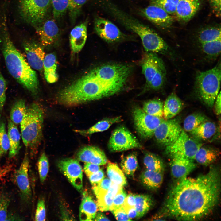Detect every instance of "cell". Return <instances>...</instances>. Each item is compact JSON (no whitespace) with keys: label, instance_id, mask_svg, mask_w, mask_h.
<instances>
[{"label":"cell","instance_id":"1","mask_svg":"<svg viewBox=\"0 0 221 221\" xmlns=\"http://www.w3.org/2000/svg\"><path fill=\"white\" fill-rule=\"evenodd\" d=\"M221 185L220 170L211 165L205 174L177 181L168 194L163 211L179 220L204 219L218 204Z\"/></svg>","mask_w":221,"mask_h":221},{"label":"cell","instance_id":"2","mask_svg":"<svg viewBox=\"0 0 221 221\" xmlns=\"http://www.w3.org/2000/svg\"><path fill=\"white\" fill-rule=\"evenodd\" d=\"M122 88L121 84L106 82L89 72L61 90L56 98L61 104L73 106L111 96Z\"/></svg>","mask_w":221,"mask_h":221},{"label":"cell","instance_id":"3","mask_svg":"<svg viewBox=\"0 0 221 221\" xmlns=\"http://www.w3.org/2000/svg\"><path fill=\"white\" fill-rule=\"evenodd\" d=\"M0 39L1 49L8 72L32 95H37L39 91V82L36 72L17 49L5 29Z\"/></svg>","mask_w":221,"mask_h":221},{"label":"cell","instance_id":"4","mask_svg":"<svg viewBox=\"0 0 221 221\" xmlns=\"http://www.w3.org/2000/svg\"><path fill=\"white\" fill-rule=\"evenodd\" d=\"M44 118V110L39 104L33 103L26 106L20 123L21 136L24 145L32 154L37 153L41 142Z\"/></svg>","mask_w":221,"mask_h":221},{"label":"cell","instance_id":"5","mask_svg":"<svg viewBox=\"0 0 221 221\" xmlns=\"http://www.w3.org/2000/svg\"><path fill=\"white\" fill-rule=\"evenodd\" d=\"M221 79L220 62L208 70L199 72L195 80V91L199 98L212 107L219 91Z\"/></svg>","mask_w":221,"mask_h":221},{"label":"cell","instance_id":"6","mask_svg":"<svg viewBox=\"0 0 221 221\" xmlns=\"http://www.w3.org/2000/svg\"><path fill=\"white\" fill-rule=\"evenodd\" d=\"M141 64L147 87L154 90L162 88L165 82L166 72L161 59L155 53L147 52Z\"/></svg>","mask_w":221,"mask_h":221},{"label":"cell","instance_id":"7","mask_svg":"<svg viewBox=\"0 0 221 221\" xmlns=\"http://www.w3.org/2000/svg\"><path fill=\"white\" fill-rule=\"evenodd\" d=\"M202 145L200 141L189 136L182 129L177 139L165 147V153L171 159L180 157L194 161L197 151Z\"/></svg>","mask_w":221,"mask_h":221},{"label":"cell","instance_id":"8","mask_svg":"<svg viewBox=\"0 0 221 221\" xmlns=\"http://www.w3.org/2000/svg\"><path fill=\"white\" fill-rule=\"evenodd\" d=\"M51 3V0H20V15L27 23L37 26L44 21Z\"/></svg>","mask_w":221,"mask_h":221},{"label":"cell","instance_id":"9","mask_svg":"<svg viewBox=\"0 0 221 221\" xmlns=\"http://www.w3.org/2000/svg\"><path fill=\"white\" fill-rule=\"evenodd\" d=\"M131 71L130 66L120 64H106L98 67L89 72L104 81L114 83H124Z\"/></svg>","mask_w":221,"mask_h":221},{"label":"cell","instance_id":"10","mask_svg":"<svg viewBox=\"0 0 221 221\" xmlns=\"http://www.w3.org/2000/svg\"><path fill=\"white\" fill-rule=\"evenodd\" d=\"M133 115L136 130L142 137L145 139L153 136L156 129L165 119L149 115L138 107L134 108Z\"/></svg>","mask_w":221,"mask_h":221},{"label":"cell","instance_id":"11","mask_svg":"<svg viewBox=\"0 0 221 221\" xmlns=\"http://www.w3.org/2000/svg\"><path fill=\"white\" fill-rule=\"evenodd\" d=\"M108 147L112 152H120L142 146L138 140L126 128L122 126L116 129L109 139Z\"/></svg>","mask_w":221,"mask_h":221},{"label":"cell","instance_id":"12","mask_svg":"<svg viewBox=\"0 0 221 221\" xmlns=\"http://www.w3.org/2000/svg\"><path fill=\"white\" fill-rule=\"evenodd\" d=\"M182 129L177 119H164L156 129L153 135L159 144L165 147L177 139Z\"/></svg>","mask_w":221,"mask_h":221},{"label":"cell","instance_id":"13","mask_svg":"<svg viewBox=\"0 0 221 221\" xmlns=\"http://www.w3.org/2000/svg\"><path fill=\"white\" fill-rule=\"evenodd\" d=\"M94 28L96 34L108 43L120 41L128 37L112 22L100 17L97 16L95 18Z\"/></svg>","mask_w":221,"mask_h":221},{"label":"cell","instance_id":"14","mask_svg":"<svg viewBox=\"0 0 221 221\" xmlns=\"http://www.w3.org/2000/svg\"><path fill=\"white\" fill-rule=\"evenodd\" d=\"M58 167L60 171L77 190L83 189V171L78 161L73 159H65L60 161Z\"/></svg>","mask_w":221,"mask_h":221},{"label":"cell","instance_id":"15","mask_svg":"<svg viewBox=\"0 0 221 221\" xmlns=\"http://www.w3.org/2000/svg\"><path fill=\"white\" fill-rule=\"evenodd\" d=\"M29 160L28 153L26 152L18 169L15 173V183L18 188L22 200L29 201L31 196V191L28 175Z\"/></svg>","mask_w":221,"mask_h":221},{"label":"cell","instance_id":"16","mask_svg":"<svg viewBox=\"0 0 221 221\" xmlns=\"http://www.w3.org/2000/svg\"><path fill=\"white\" fill-rule=\"evenodd\" d=\"M141 14L157 26L163 28L170 27L173 19L171 15L160 7L153 4L140 10Z\"/></svg>","mask_w":221,"mask_h":221},{"label":"cell","instance_id":"17","mask_svg":"<svg viewBox=\"0 0 221 221\" xmlns=\"http://www.w3.org/2000/svg\"><path fill=\"white\" fill-rule=\"evenodd\" d=\"M27 62L33 68L39 71L43 69L45 53L42 47L31 41H25L23 43Z\"/></svg>","mask_w":221,"mask_h":221},{"label":"cell","instance_id":"18","mask_svg":"<svg viewBox=\"0 0 221 221\" xmlns=\"http://www.w3.org/2000/svg\"><path fill=\"white\" fill-rule=\"evenodd\" d=\"M169 165L173 177L177 181L187 177L196 167L194 161L180 157L171 158Z\"/></svg>","mask_w":221,"mask_h":221},{"label":"cell","instance_id":"19","mask_svg":"<svg viewBox=\"0 0 221 221\" xmlns=\"http://www.w3.org/2000/svg\"><path fill=\"white\" fill-rule=\"evenodd\" d=\"M76 157L80 161L99 165L106 164L107 161L104 152L99 148L93 146L82 148L77 152Z\"/></svg>","mask_w":221,"mask_h":221},{"label":"cell","instance_id":"20","mask_svg":"<svg viewBox=\"0 0 221 221\" xmlns=\"http://www.w3.org/2000/svg\"><path fill=\"white\" fill-rule=\"evenodd\" d=\"M42 45L48 46L56 41L59 33L58 27L54 20L46 21L37 29Z\"/></svg>","mask_w":221,"mask_h":221},{"label":"cell","instance_id":"21","mask_svg":"<svg viewBox=\"0 0 221 221\" xmlns=\"http://www.w3.org/2000/svg\"><path fill=\"white\" fill-rule=\"evenodd\" d=\"M200 5L199 0H179L175 14L179 20L187 21L195 14Z\"/></svg>","mask_w":221,"mask_h":221},{"label":"cell","instance_id":"22","mask_svg":"<svg viewBox=\"0 0 221 221\" xmlns=\"http://www.w3.org/2000/svg\"><path fill=\"white\" fill-rule=\"evenodd\" d=\"M87 21L75 26L70 34V43L72 51L80 52L84 46L87 38Z\"/></svg>","mask_w":221,"mask_h":221},{"label":"cell","instance_id":"23","mask_svg":"<svg viewBox=\"0 0 221 221\" xmlns=\"http://www.w3.org/2000/svg\"><path fill=\"white\" fill-rule=\"evenodd\" d=\"M218 131L216 124L208 120L201 123L190 133L193 137L198 140L206 141L213 139L216 136Z\"/></svg>","mask_w":221,"mask_h":221},{"label":"cell","instance_id":"24","mask_svg":"<svg viewBox=\"0 0 221 221\" xmlns=\"http://www.w3.org/2000/svg\"><path fill=\"white\" fill-rule=\"evenodd\" d=\"M220 155V152L217 149L202 145L197 151L194 160L204 166L211 165L218 159Z\"/></svg>","mask_w":221,"mask_h":221},{"label":"cell","instance_id":"25","mask_svg":"<svg viewBox=\"0 0 221 221\" xmlns=\"http://www.w3.org/2000/svg\"><path fill=\"white\" fill-rule=\"evenodd\" d=\"M183 107L180 99L175 93L171 94L163 104V118L165 120L173 118L181 111Z\"/></svg>","mask_w":221,"mask_h":221},{"label":"cell","instance_id":"26","mask_svg":"<svg viewBox=\"0 0 221 221\" xmlns=\"http://www.w3.org/2000/svg\"><path fill=\"white\" fill-rule=\"evenodd\" d=\"M57 64L56 56L49 53L45 56L43 64L44 75L45 79L48 83L56 82L58 79L56 72Z\"/></svg>","mask_w":221,"mask_h":221},{"label":"cell","instance_id":"27","mask_svg":"<svg viewBox=\"0 0 221 221\" xmlns=\"http://www.w3.org/2000/svg\"><path fill=\"white\" fill-rule=\"evenodd\" d=\"M16 125L9 120L8 124V135L9 140L10 147L9 157L12 158L19 153L21 146V135Z\"/></svg>","mask_w":221,"mask_h":221},{"label":"cell","instance_id":"28","mask_svg":"<svg viewBox=\"0 0 221 221\" xmlns=\"http://www.w3.org/2000/svg\"><path fill=\"white\" fill-rule=\"evenodd\" d=\"M140 180L147 188L156 190L159 188L163 180V172L145 170L141 174Z\"/></svg>","mask_w":221,"mask_h":221},{"label":"cell","instance_id":"29","mask_svg":"<svg viewBox=\"0 0 221 221\" xmlns=\"http://www.w3.org/2000/svg\"><path fill=\"white\" fill-rule=\"evenodd\" d=\"M97 204L90 196H85L83 199L79 208V218L81 221L94 220L96 213Z\"/></svg>","mask_w":221,"mask_h":221},{"label":"cell","instance_id":"30","mask_svg":"<svg viewBox=\"0 0 221 221\" xmlns=\"http://www.w3.org/2000/svg\"><path fill=\"white\" fill-rule=\"evenodd\" d=\"M122 120L121 116L106 118L98 122L88 129L76 130L74 131L81 135L87 136L95 133L105 131L113 124L120 122Z\"/></svg>","mask_w":221,"mask_h":221},{"label":"cell","instance_id":"31","mask_svg":"<svg viewBox=\"0 0 221 221\" xmlns=\"http://www.w3.org/2000/svg\"><path fill=\"white\" fill-rule=\"evenodd\" d=\"M198 44L200 51L208 59H215L220 53L221 39Z\"/></svg>","mask_w":221,"mask_h":221},{"label":"cell","instance_id":"32","mask_svg":"<svg viewBox=\"0 0 221 221\" xmlns=\"http://www.w3.org/2000/svg\"><path fill=\"white\" fill-rule=\"evenodd\" d=\"M135 208L137 213V219L143 216L152 206L153 201L151 196L147 195H136Z\"/></svg>","mask_w":221,"mask_h":221},{"label":"cell","instance_id":"33","mask_svg":"<svg viewBox=\"0 0 221 221\" xmlns=\"http://www.w3.org/2000/svg\"><path fill=\"white\" fill-rule=\"evenodd\" d=\"M143 163L146 169L164 172L165 165L162 159L157 155L150 152L146 153L143 158Z\"/></svg>","mask_w":221,"mask_h":221},{"label":"cell","instance_id":"34","mask_svg":"<svg viewBox=\"0 0 221 221\" xmlns=\"http://www.w3.org/2000/svg\"><path fill=\"white\" fill-rule=\"evenodd\" d=\"M107 173L108 177L112 182L122 187L126 184L127 181L124 174L116 164L109 163Z\"/></svg>","mask_w":221,"mask_h":221},{"label":"cell","instance_id":"35","mask_svg":"<svg viewBox=\"0 0 221 221\" xmlns=\"http://www.w3.org/2000/svg\"><path fill=\"white\" fill-rule=\"evenodd\" d=\"M208 120L207 117L202 113L192 114L187 116L184 120L183 129L186 132L190 133L201 123Z\"/></svg>","mask_w":221,"mask_h":221},{"label":"cell","instance_id":"36","mask_svg":"<svg viewBox=\"0 0 221 221\" xmlns=\"http://www.w3.org/2000/svg\"><path fill=\"white\" fill-rule=\"evenodd\" d=\"M26 108L25 102L23 99L17 101L13 105L10 113V120L14 124H20L25 115Z\"/></svg>","mask_w":221,"mask_h":221},{"label":"cell","instance_id":"37","mask_svg":"<svg viewBox=\"0 0 221 221\" xmlns=\"http://www.w3.org/2000/svg\"><path fill=\"white\" fill-rule=\"evenodd\" d=\"M121 165L122 170L126 175L133 176L138 166L136 154L132 153L123 157Z\"/></svg>","mask_w":221,"mask_h":221},{"label":"cell","instance_id":"38","mask_svg":"<svg viewBox=\"0 0 221 221\" xmlns=\"http://www.w3.org/2000/svg\"><path fill=\"white\" fill-rule=\"evenodd\" d=\"M221 39V29L217 27L205 28L201 30L197 36L198 44Z\"/></svg>","mask_w":221,"mask_h":221},{"label":"cell","instance_id":"39","mask_svg":"<svg viewBox=\"0 0 221 221\" xmlns=\"http://www.w3.org/2000/svg\"><path fill=\"white\" fill-rule=\"evenodd\" d=\"M163 104L160 100L154 99L145 102L142 109L149 115L163 118Z\"/></svg>","mask_w":221,"mask_h":221},{"label":"cell","instance_id":"40","mask_svg":"<svg viewBox=\"0 0 221 221\" xmlns=\"http://www.w3.org/2000/svg\"><path fill=\"white\" fill-rule=\"evenodd\" d=\"M9 140L4 122L0 121V159L9 150Z\"/></svg>","mask_w":221,"mask_h":221},{"label":"cell","instance_id":"41","mask_svg":"<svg viewBox=\"0 0 221 221\" xmlns=\"http://www.w3.org/2000/svg\"><path fill=\"white\" fill-rule=\"evenodd\" d=\"M97 199V206L99 210L102 211L110 210L114 197L106 192L98 193L95 195Z\"/></svg>","mask_w":221,"mask_h":221},{"label":"cell","instance_id":"42","mask_svg":"<svg viewBox=\"0 0 221 221\" xmlns=\"http://www.w3.org/2000/svg\"><path fill=\"white\" fill-rule=\"evenodd\" d=\"M87 0H69L68 10L72 22H74L79 16L83 5Z\"/></svg>","mask_w":221,"mask_h":221},{"label":"cell","instance_id":"43","mask_svg":"<svg viewBox=\"0 0 221 221\" xmlns=\"http://www.w3.org/2000/svg\"><path fill=\"white\" fill-rule=\"evenodd\" d=\"M54 18L61 17L68 10L69 0H51Z\"/></svg>","mask_w":221,"mask_h":221},{"label":"cell","instance_id":"44","mask_svg":"<svg viewBox=\"0 0 221 221\" xmlns=\"http://www.w3.org/2000/svg\"><path fill=\"white\" fill-rule=\"evenodd\" d=\"M179 0H150V4L157 5L170 15L175 14Z\"/></svg>","mask_w":221,"mask_h":221},{"label":"cell","instance_id":"45","mask_svg":"<svg viewBox=\"0 0 221 221\" xmlns=\"http://www.w3.org/2000/svg\"><path fill=\"white\" fill-rule=\"evenodd\" d=\"M37 166L40 180L43 183L46 178L49 167L48 160L45 153H43L40 157Z\"/></svg>","mask_w":221,"mask_h":221},{"label":"cell","instance_id":"46","mask_svg":"<svg viewBox=\"0 0 221 221\" xmlns=\"http://www.w3.org/2000/svg\"><path fill=\"white\" fill-rule=\"evenodd\" d=\"M10 199L7 195L0 192V221L7 220Z\"/></svg>","mask_w":221,"mask_h":221},{"label":"cell","instance_id":"47","mask_svg":"<svg viewBox=\"0 0 221 221\" xmlns=\"http://www.w3.org/2000/svg\"><path fill=\"white\" fill-rule=\"evenodd\" d=\"M126 196V193L123 189L114 197L110 210L112 211L122 207Z\"/></svg>","mask_w":221,"mask_h":221},{"label":"cell","instance_id":"48","mask_svg":"<svg viewBox=\"0 0 221 221\" xmlns=\"http://www.w3.org/2000/svg\"><path fill=\"white\" fill-rule=\"evenodd\" d=\"M35 220L44 221L46 219V210L45 202L42 199L39 200L37 202L35 217Z\"/></svg>","mask_w":221,"mask_h":221},{"label":"cell","instance_id":"49","mask_svg":"<svg viewBox=\"0 0 221 221\" xmlns=\"http://www.w3.org/2000/svg\"><path fill=\"white\" fill-rule=\"evenodd\" d=\"M6 81L0 70V111L2 110L6 99Z\"/></svg>","mask_w":221,"mask_h":221},{"label":"cell","instance_id":"50","mask_svg":"<svg viewBox=\"0 0 221 221\" xmlns=\"http://www.w3.org/2000/svg\"><path fill=\"white\" fill-rule=\"evenodd\" d=\"M111 182L112 181L109 179L104 178L98 185L93 187V189L95 194L107 192Z\"/></svg>","mask_w":221,"mask_h":221},{"label":"cell","instance_id":"51","mask_svg":"<svg viewBox=\"0 0 221 221\" xmlns=\"http://www.w3.org/2000/svg\"><path fill=\"white\" fill-rule=\"evenodd\" d=\"M88 177L90 182L94 187L98 185L103 180L104 178V174L103 171L100 169Z\"/></svg>","mask_w":221,"mask_h":221},{"label":"cell","instance_id":"52","mask_svg":"<svg viewBox=\"0 0 221 221\" xmlns=\"http://www.w3.org/2000/svg\"><path fill=\"white\" fill-rule=\"evenodd\" d=\"M116 219L118 221H130L132 220L129 218L124 211L122 207L111 211Z\"/></svg>","mask_w":221,"mask_h":221},{"label":"cell","instance_id":"53","mask_svg":"<svg viewBox=\"0 0 221 221\" xmlns=\"http://www.w3.org/2000/svg\"><path fill=\"white\" fill-rule=\"evenodd\" d=\"M135 195L130 193L126 196L125 199L122 207L124 211H126L129 209L135 207Z\"/></svg>","mask_w":221,"mask_h":221},{"label":"cell","instance_id":"54","mask_svg":"<svg viewBox=\"0 0 221 221\" xmlns=\"http://www.w3.org/2000/svg\"><path fill=\"white\" fill-rule=\"evenodd\" d=\"M99 165L95 164L85 162L84 166V171L87 176L100 169Z\"/></svg>","mask_w":221,"mask_h":221},{"label":"cell","instance_id":"55","mask_svg":"<svg viewBox=\"0 0 221 221\" xmlns=\"http://www.w3.org/2000/svg\"><path fill=\"white\" fill-rule=\"evenodd\" d=\"M123 189L122 187L112 182L107 190L108 193L114 197L117 194Z\"/></svg>","mask_w":221,"mask_h":221},{"label":"cell","instance_id":"56","mask_svg":"<svg viewBox=\"0 0 221 221\" xmlns=\"http://www.w3.org/2000/svg\"><path fill=\"white\" fill-rule=\"evenodd\" d=\"M211 7L217 15L220 16L221 0H208Z\"/></svg>","mask_w":221,"mask_h":221},{"label":"cell","instance_id":"57","mask_svg":"<svg viewBox=\"0 0 221 221\" xmlns=\"http://www.w3.org/2000/svg\"><path fill=\"white\" fill-rule=\"evenodd\" d=\"M215 113L217 115L221 114V92L220 91L215 101L214 105Z\"/></svg>","mask_w":221,"mask_h":221},{"label":"cell","instance_id":"58","mask_svg":"<svg viewBox=\"0 0 221 221\" xmlns=\"http://www.w3.org/2000/svg\"><path fill=\"white\" fill-rule=\"evenodd\" d=\"M11 165H7L2 166L0 165V178L5 176L9 173L12 169Z\"/></svg>","mask_w":221,"mask_h":221},{"label":"cell","instance_id":"59","mask_svg":"<svg viewBox=\"0 0 221 221\" xmlns=\"http://www.w3.org/2000/svg\"><path fill=\"white\" fill-rule=\"evenodd\" d=\"M126 213L131 219L135 218H137V213L135 207L129 209L126 211Z\"/></svg>","mask_w":221,"mask_h":221},{"label":"cell","instance_id":"60","mask_svg":"<svg viewBox=\"0 0 221 221\" xmlns=\"http://www.w3.org/2000/svg\"><path fill=\"white\" fill-rule=\"evenodd\" d=\"M166 216H167L162 211L155 215L151 219L153 220H165Z\"/></svg>","mask_w":221,"mask_h":221},{"label":"cell","instance_id":"61","mask_svg":"<svg viewBox=\"0 0 221 221\" xmlns=\"http://www.w3.org/2000/svg\"><path fill=\"white\" fill-rule=\"evenodd\" d=\"M94 220L95 221H109L110 220L103 214L101 212L96 213Z\"/></svg>","mask_w":221,"mask_h":221},{"label":"cell","instance_id":"62","mask_svg":"<svg viewBox=\"0 0 221 221\" xmlns=\"http://www.w3.org/2000/svg\"></svg>","mask_w":221,"mask_h":221}]
</instances>
